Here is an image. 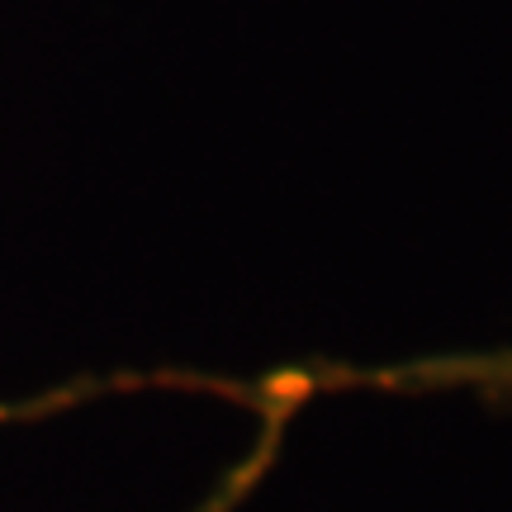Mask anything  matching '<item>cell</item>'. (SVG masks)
<instances>
[{"label":"cell","mask_w":512,"mask_h":512,"mask_svg":"<svg viewBox=\"0 0 512 512\" xmlns=\"http://www.w3.org/2000/svg\"><path fill=\"white\" fill-rule=\"evenodd\" d=\"M219 399H290L309 408L323 394H475L489 408L512 413V347L446 351L399 366H285L261 380H214Z\"/></svg>","instance_id":"6da1fadb"},{"label":"cell","mask_w":512,"mask_h":512,"mask_svg":"<svg viewBox=\"0 0 512 512\" xmlns=\"http://www.w3.org/2000/svg\"><path fill=\"white\" fill-rule=\"evenodd\" d=\"M247 408H256V418H261V432H256L252 451H247L190 512H238L242 503L261 489V479L271 475L275 456H280V446H285V432H290L294 418L304 413V408L290 399H247Z\"/></svg>","instance_id":"7a4b0ae2"}]
</instances>
